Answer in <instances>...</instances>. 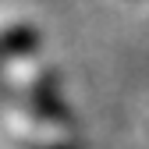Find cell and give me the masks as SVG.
<instances>
[{
    "mask_svg": "<svg viewBox=\"0 0 149 149\" xmlns=\"http://www.w3.org/2000/svg\"><path fill=\"white\" fill-rule=\"evenodd\" d=\"M36 43H39V36H36L32 29H7V32H0V61L18 57V53L32 50Z\"/></svg>",
    "mask_w": 149,
    "mask_h": 149,
    "instance_id": "obj_1",
    "label": "cell"
}]
</instances>
